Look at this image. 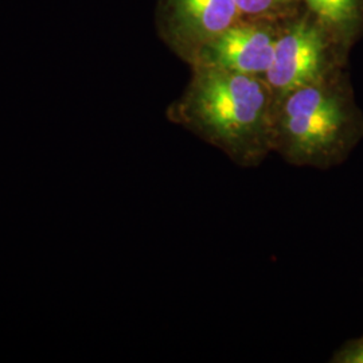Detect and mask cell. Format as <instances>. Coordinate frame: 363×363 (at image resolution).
<instances>
[{
  "instance_id": "1",
  "label": "cell",
  "mask_w": 363,
  "mask_h": 363,
  "mask_svg": "<svg viewBox=\"0 0 363 363\" xmlns=\"http://www.w3.org/2000/svg\"><path fill=\"white\" fill-rule=\"evenodd\" d=\"M274 97L264 77L193 66L167 109L174 124L218 148L240 167H259L273 154Z\"/></svg>"
},
{
  "instance_id": "2",
  "label": "cell",
  "mask_w": 363,
  "mask_h": 363,
  "mask_svg": "<svg viewBox=\"0 0 363 363\" xmlns=\"http://www.w3.org/2000/svg\"><path fill=\"white\" fill-rule=\"evenodd\" d=\"M363 140V113L347 69L276 101L272 151L296 167L328 169L345 163Z\"/></svg>"
},
{
  "instance_id": "3",
  "label": "cell",
  "mask_w": 363,
  "mask_h": 363,
  "mask_svg": "<svg viewBox=\"0 0 363 363\" xmlns=\"http://www.w3.org/2000/svg\"><path fill=\"white\" fill-rule=\"evenodd\" d=\"M349 54L350 50L301 6L283 21L272 65L264 76L274 104L295 89L347 69Z\"/></svg>"
},
{
  "instance_id": "4",
  "label": "cell",
  "mask_w": 363,
  "mask_h": 363,
  "mask_svg": "<svg viewBox=\"0 0 363 363\" xmlns=\"http://www.w3.org/2000/svg\"><path fill=\"white\" fill-rule=\"evenodd\" d=\"M156 30L169 50L190 65L211 39L240 21L234 0H157Z\"/></svg>"
},
{
  "instance_id": "5",
  "label": "cell",
  "mask_w": 363,
  "mask_h": 363,
  "mask_svg": "<svg viewBox=\"0 0 363 363\" xmlns=\"http://www.w3.org/2000/svg\"><path fill=\"white\" fill-rule=\"evenodd\" d=\"M283 21L240 19L202 46L189 66H208L264 77L272 65Z\"/></svg>"
},
{
  "instance_id": "6",
  "label": "cell",
  "mask_w": 363,
  "mask_h": 363,
  "mask_svg": "<svg viewBox=\"0 0 363 363\" xmlns=\"http://www.w3.org/2000/svg\"><path fill=\"white\" fill-rule=\"evenodd\" d=\"M347 49L363 35V0H301Z\"/></svg>"
},
{
  "instance_id": "7",
  "label": "cell",
  "mask_w": 363,
  "mask_h": 363,
  "mask_svg": "<svg viewBox=\"0 0 363 363\" xmlns=\"http://www.w3.org/2000/svg\"><path fill=\"white\" fill-rule=\"evenodd\" d=\"M240 19L281 21L296 13L301 0H234Z\"/></svg>"
},
{
  "instance_id": "8",
  "label": "cell",
  "mask_w": 363,
  "mask_h": 363,
  "mask_svg": "<svg viewBox=\"0 0 363 363\" xmlns=\"http://www.w3.org/2000/svg\"><path fill=\"white\" fill-rule=\"evenodd\" d=\"M330 362L363 363V337H354L345 342L333 354Z\"/></svg>"
}]
</instances>
